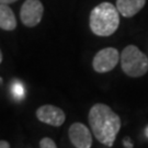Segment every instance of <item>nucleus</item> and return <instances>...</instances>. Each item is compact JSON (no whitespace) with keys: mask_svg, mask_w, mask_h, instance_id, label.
<instances>
[{"mask_svg":"<svg viewBox=\"0 0 148 148\" xmlns=\"http://www.w3.org/2000/svg\"><path fill=\"white\" fill-rule=\"evenodd\" d=\"M89 124L95 137L106 147H112L121 130V119L111 108L97 103L89 111Z\"/></svg>","mask_w":148,"mask_h":148,"instance_id":"obj_1","label":"nucleus"},{"mask_svg":"<svg viewBox=\"0 0 148 148\" xmlns=\"http://www.w3.org/2000/svg\"><path fill=\"white\" fill-rule=\"evenodd\" d=\"M119 10L110 2H101L90 12V29L98 36H110L120 25Z\"/></svg>","mask_w":148,"mask_h":148,"instance_id":"obj_2","label":"nucleus"},{"mask_svg":"<svg viewBox=\"0 0 148 148\" xmlns=\"http://www.w3.org/2000/svg\"><path fill=\"white\" fill-rule=\"evenodd\" d=\"M121 67L130 77H142L148 71V57L137 46L127 45L121 53Z\"/></svg>","mask_w":148,"mask_h":148,"instance_id":"obj_3","label":"nucleus"},{"mask_svg":"<svg viewBox=\"0 0 148 148\" xmlns=\"http://www.w3.org/2000/svg\"><path fill=\"white\" fill-rule=\"evenodd\" d=\"M119 59H121V55L116 48L106 47L95 54L92 60V67L99 74L109 73L119 64Z\"/></svg>","mask_w":148,"mask_h":148,"instance_id":"obj_4","label":"nucleus"},{"mask_svg":"<svg viewBox=\"0 0 148 148\" xmlns=\"http://www.w3.org/2000/svg\"><path fill=\"white\" fill-rule=\"evenodd\" d=\"M44 7L40 0H25L20 10L22 23L27 27H34L41 22Z\"/></svg>","mask_w":148,"mask_h":148,"instance_id":"obj_5","label":"nucleus"},{"mask_svg":"<svg viewBox=\"0 0 148 148\" xmlns=\"http://www.w3.org/2000/svg\"><path fill=\"white\" fill-rule=\"evenodd\" d=\"M36 117L40 122L56 127L62 126L66 120L65 112L60 108L52 104L40 106L36 110Z\"/></svg>","mask_w":148,"mask_h":148,"instance_id":"obj_6","label":"nucleus"},{"mask_svg":"<svg viewBox=\"0 0 148 148\" xmlns=\"http://www.w3.org/2000/svg\"><path fill=\"white\" fill-rule=\"evenodd\" d=\"M70 143L76 148H90L92 146V134L90 130L82 123H74L68 130Z\"/></svg>","mask_w":148,"mask_h":148,"instance_id":"obj_7","label":"nucleus"},{"mask_svg":"<svg viewBox=\"0 0 148 148\" xmlns=\"http://www.w3.org/2000/svg\"><path fill=\"white\" fill-rule=\"evenodd\" d=\"M146 0H116L119 12L125 18H132L144 8Z\"/></svg>","mask_w":148,"mask_h":148,"instance_id":"obj_8","label":"nucleus"},{"mask_svg":"<svg viewBox=\"0 0 148 148\" xmlns=\"http://www.w3.org/2000/svg\"><path fill=\"white\" fill-rule=\"evenodd\" d=\"M0 27L5 31H13L16 27V20L9 5H0Z\"/></svg>","mask_w":148,"mask_h":148,"instance_id":"obj_9","label":"nucleus"},{"mask_svg":"<svg viewBox=\"0 0 148 148\" xmlns=\"http://www.w3.org/2000/svg\"><path fill=\"white\" fill-rule=\"evenodd\" d=\"M12 95H14V98L18 100H21L24 97V88L23 85L19 81H16L13 85H12Z\"/></svg>","mask_w":148,"mask_h":148,"instance_id":"obj_10","label":"nucleus"},{"mask_svg":"<svg viewBox=\"0 0 148 148\" xmlns=\"http://www.w3.org/2000/svg\"><path fill=\"white\" fill-rule=\"evenodd\" d=\"M40 148H57V146L52 138L43 137L40 140Z\"/></svg>","mask_w":148,"mask_h":148,"instance_id":"obj_11","label":"nucleus"},{"mask_svg":"<svg viewBox=\"0 0 148 148\" xmlns=\"http://www.w3.org/2000/svg\"><path fill=\"white\" fill-rule=\"evenodd\" d=\"M123 145L125 148H133V144L131 142V138L130 137H125L123 139Z\"/></svg>","mask_w":148,"mask_h":148,"instance_id":"obj_12","label":"nucleus"},{"mask_svg":"<svg viewBox=\"0 0 148 148\" xmlns=\"http://www.w3.org/2000/svg\"><path fill=\"white\" fill-rule=\"evenodd\" d=\"M0 148H10V144L7 140H1L0 142Z\"/></svg>","mask_w":148,"mask_h":148,"instance_id":"obj_13","label":"nucleus"},{"mask_svg":"<svg viewBox=\"0 0 148 148\" xmlns=\"http://www.w3.org/2000/svg\"><path fill=\"white\" fill-rule=\"evenodd\" d=\"M18 0H0V2L2 3V5H10V3H13V2H16Z\"/></svg>","mask_w":148,"mask_h":148,"instance_id":"obj_14","label":"nucleus"},{"mask_svg":"<svg viewBox=\"0 0 148 148\" xmlns=\"http://www.w3.org/2000/svg\"><path fill=\"white\" fill-rule=\"evenodd\" d=\"M144 134H145V136L148 138V125L145 127V130H144Z\"/></svg>","mask_w":148,"mask_h":148,"instance_id":"obj_15","label":"nucleus"},{"mask_svg":"<svg viewBox=\"0 0 148 148\" xmlns=\"http://www.w3.org/2000/svg\"><path fill=\"white\" fill-rule=\"evenodd\" d=\"M0 63H2V53H0Z\"/></svg>","mask_w":148,"mask_h":148,"instance_id":"obj_16","label":"nucleus"}]
</instances>
